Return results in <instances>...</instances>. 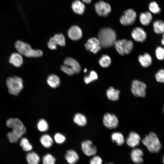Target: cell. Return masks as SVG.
Listing matches in <instances>:
<instances>
[{"instance_id":"cell-10","label":"cell","mask_w":164,"mask_h":164,"mask_svg":"<svg viewBox=\"0 0 164 164\" xmlns=\"http://www.w3.org/2000/svg\"><path fill=\"white\" fill-rule=\"evenodd\" d=\"M94 6L97 13L100 16H107L111 10L110 5L102 1L96 2Z\"/></svg>"},{"instance_id":"cell-11","label":"cell","mask_w":164,"mask_h":164,"mask_svg":"<svg viewBox=\"0 0 164 164\" xmlns=\"http://www.w3.org/2000/svg\"><path fill=\"white\" fill-rule=\"evenodd\" d=\"M85 46L87 49L94 54L97 53L101 48L99 40L95 37L89 39Z\"/></svg>"},{"instance_id":"cell-40","label":"cell","mask_w":164,"mask_h":164,"mask_svg":"<svg viewBox=\"0 0 164 164\" xmlns=\"http://www.w3.org/2000/svg\"><path fill=\"white\" fill-rule=\"evenodd\" d=\"M156 81L159 82L164 83V69L159 70L155 74Z\"/></svg>"},{"instance_id":"cell-44","label":"cell","mask_w":164,"mask_h":164,"mask_svg":"<svg viewBox=\"0 0 164 164\" xmlns=\"http://www.w3.org/2000/svg\"><path fill=\"white\" fill-rule=\"evenodd\" d=\"M57 45L53 37H51L48 42L47 46L49 49L51 50H54L56 49Z\"/></svg>"},{"instance_id":"cell-19","label":"cell","mask_w":164,"mask_h":164,"mask_svg":"<svg viewBox=\"0 0 164 164\" xmlns=\"http://www.w3.org/2000/svg\"><path fill=\"white\" fill-rule=\"evenodd\" d=\"M73 11L79 15H82L84 12L85 7L83 2L80 0L74 1L71 5Z\"/></svg>"},{"instance_id":"cell-26","label":"cell","mask_w":164,"mask_h":164,"mask_svg":"<svg viewBox=\"0 0 164 164\" xmlns=\"http://www.w3.org/2000/svg\"><path fill=\"white\" fill-rule=\"evenodd\" d=\"M152 16L151 12H146L141 13L139 15L141 23L143 25L148 26L151 22Z\"/></svg>"},{"instance_id":"cell-21","label":"cell","mask_w":164,"mask_h":164,"mask_svg":"<svg viewBox=\"0 0 164 164\" xmlns=\"http://www.w3.org/2000/svg\"><path fill=\"white\" fill-rule=\"evenodd\" d=\"M138 59L140 64L144 67H149L151 64L152 62L151 56L147 53L139 55Z\"/></svg>"},{"instance_id":"cell-33","label":"cell","mask_w":164,"mask_h":164,"mask_svg":"<svg viewBox=\"0 0 164 164\" xmlns=\"http://www.w3.org/2000/svg\"><path fill=\"white\" fill-rule=\"evenodd\" d=\"M100 65L103 68L108 67L111 63V60L109 56L107 55H103L99 61Z\"/></svg>"},{"instance_id":"cell-30","label":"cell","mask_w":164,"mask_h":164,"mask_svg":"<svg viewBox=\"0 0 164 164\" xmlns=\"http://www.w3.org/2000/svg\"><path fill=\"white\" fill-rule=\"evenodd\" d=\"M56 158L50 153L45 154L42 159V164H56Z\"/></svg>"},{"instance_id":"cell-6","label":"cell","mask_w":164,"mask_h":164,"mask_svg":"<svg viewBox=\"0 0 164 164\" xmlns=\"http://www.w3.org/2000/svg\"><path fill=\"white\" fill-rule=\"evenodd\" d=\"M146 85L144 83L135 80L132 83L131 91L135 96L144 97L146 95Z\"/></svg>"},{"instance_id":"cell-22","label":"cell","mask_w":164,"mask_h":164,"mask_svg":"<svg viewBox=\"0 0 164 164\" xmlns=\"http://www.w3.org/2000/svg\"><path fill=\"white\" fill-rule=\"evenodd\" d=\"M46 81L49 86L53 88L57 87L60 85V80L59 77L54 74L48 76Z\"/></svg>"},{"instance_id":"cell-24","label":"cell","mask_w":164,"mask_h":164,"mask_svg":"<svg viewBox=\"0 0 164 164\" xmlns=\"http://www.w3.org/2000/svg\"><path fill=\"white\" fill-rule=\"evenodd\" d=\"M73 120L74 123L79 126L84 127L87 123L86 118L81 113H78L75 114Z\"/></svg>"},{"instance_id":"cell-47","label":"cell","mask_w":164,"mask_h":164,"mask_svg":"<svg viewBox=\"0 0 164 164\" xmlns=\"http://www.w3.org/2000/svg\"><path fill=\"white\" fill-rule=\"evenodd\" d=\"M87 68H85L84 70V73H86L87 72Z\"/></svg>"},{"instance_id":"cell-43","label":"cell","mask_w":164,"mask_h":164,"mask_svg":"<svg viewBox=\"0 0 164 164\" xmlns=\"http://www.w3.org/2000/svg\"><path fill=\"white\" fill-rule=\"evenodd\" d=\"M7 137L9 142L12 143L17 142L19 138L13 134L11 132L7 134Z\"/></svg>"},{"instance_id":"cell-7","label":"cell","mask_w":164,"mask_h":164,"mask_svg":"<svg viewBox=\"0 0 164 164\" xmlns=\"http://www.w3.org/2000/svg\"><path fill=\"white\" fill-rule=\"evenodd\" d=\"M136 17L135 12L133 9H128L125 10L120 19V22L124 26H129L135 21Z\"/></svg>"},{"instance_id":"cell-23","label":"cell","mask_w":164,"mask_h":164,"mask_svg":"<svg viewBox=\"0 0 164 164\" xmlns=\"http://www.w3.org/2000/svg\"><path fill=\"white\" fill-rule=\"evenodd\" d=\"M9 62L14 66L19 67L23 63L22 57L19 53H14L11 55L9 60Z\"/></svg>"},{"instance_id":"cell-27","label":"cell","mask_w":164,"mask_h":164,"mask_svg":"<svg viewBox=\"0 0 164 164\" xmlns=\"http://www.w3.org/2000/svg\"><path fill=\"white\" fill-rule=\"evenodd\" d=\"M153 26L154 32L157 34L164 33V22L161 20H156L153 24Z\"/></svg>"},{"instance_id":"cell-37","label":"cell","mask_w":164,"mask_h":164,"mask_svg":"<svg viewBox=\"0 0 164 164\" xmlns=\"http://www.w3.org/2000/svg\"><path fill=\"white\" fill-rule=\"evenodd\" d=\"M53 139L55 142L58 144H63L66 140L65 136L60 133H56L54 135Z\"/></svg>"},{"instance_id":"cell-4","label":"cell","mask_w":164,"mask_h":164,"mask_svg":"<svg viewBox=\"0 0 164 164\" xmlns=\"http://www.w3.org/2000/svg\"><path fill=\"white\" fill-rule=\"evenodd\" d=\"M6 124L8 127L12 129L11 132L19 138L26 132L25 126L21 121L17 118L9 119L7 121Z\"/></svg>"},{"instance_id":"cell-50","label":"cell","mask_w":164,"mask_h":164,"mask_svg":"<svg viewBox=\"0 0 164 164\" xmlns=\"http://www.w3.org/2000/svg\"><path fill=\"white\" fill-rule=\"evenodd\" d=\"M163 37L164 38V33H163Z\"/></svg>"},{"instance_id":"cell-32","label":"cell","mask_w":164,"mask_h":164,"mask_svg":"<svg viewBox=\"0 0 164 164\" xmlns=\"http://www.w3.org/2000/svg\"><path fill=\"white\" fill-rule=\"evenodd\" d=\"M37 127L39 131L41 132H45L49 129V125L46 120L42 118L38 121L37 124Z\"/></svg>"},{"instance_id":"cell-2","label":"cell","mask_w":164,"mask_h":164,"mask_svg":"<svg viewBox=\"0 0 164 164\" xmlns=\"http://www.w3.org/2000/svg\"><path fill=\"white\" fill-rule=\"evenodd\" d=\"M15 47L19 53L27 57H38L42 56L43 52L40 50L33 49L28 44L18 40L15 43Z\"/></svg>"},{"instance_id":"cell-46","label":"cell","mask_w":164,"mask_h":164,"mask_svg":"<svg viewBox=\"0 0 164 164\" xmlns=\"http://www.w3.org/2000/svg\"><path fill=\"white\" fill-rule=\"evenodd\" d=\"M161 43L164 46V38H163L161 41Z\"/></svg>"},{"instance_id":"cell-12","label":"cell","mask_w":164,"mask_h":164,"mask_svg":"<svg viewBox=\"0 0 164 164\" xmlns=\"http://www.w3.org/2000/svg\"><path fill=\"white\" fill-rule=\"evenodd\" d=\"M64 157L65 160L68 164H76L80 159L78 153L73 149L67 150Z\"/></svg>"},{"instance_id":"cell-36","label":"cell","mask_w":164,"mask_h":164,"mask_svg":"<svg viewBox=\"0 0 164 164\" xmlns=\"http://www.w3.org/2000/svg\"><path fill=\"white\" fill-rule=\"evenodd\" d=\"M150 12L155 14H158L161 11V9L156 2L153 1L151 2L149 6Z\"/></svg>"},{"instance_id":"cell-29","label":"cell","mask_w":164,"mask_h":164,"mask_svg":"<svg viewBox=\"0 0 164 164\" xmlns=\"http://www.w3.org/2000/svg\"><path fill=\"white\" fill-rule=\"evenodd\" d=\"M20 145L22 149L26 152L31 151L33 148L32 145L26 138H23L21 139Z\"/></svg>"},{"instance_id":"cell-3","label":"cell","mask_w":164,"mask_h":164,"mask_svg":"<svg viewBox=\"0 0 164 164\" xmlns=\"http://www.w3.org/2000/svg\"><path fill=\"white\" fill-rule=\"evenodd\" d=\"M143 144L151 153H157L162 148V145L157 135L154 132H151L142 140Z\"/></svg>"},{"instance_id":"cell-15","label":"cell","mask_w":164,"mask_h":164,"mask_svg":"<svg viewBox=\"0 0 164 164\" xmlns=\"http://www.w3.org/2000/svg\"><path fill=\"white\" fill-rule=\"evenodd\" d=\"M140 138V135L137 133L134 132H131L129 133L126 142L128 146L134 148L139 144Z\"/></svg>"},{"instance_id":"cell-48","label":"cell","mask_w":164,"mask_h":164,"mask_svg":"<svg viewBox=\"0 0 164 164\" xmlns=\"http://www.w3.org/2000/svg\"><path fill=\"white\" fill-rule=\"evenodd\" d=\"M163 162L164 164V156H163Z\"/></svg>"},{"instance_id":"cell-18","label":"cell","mask_w":164,"mask_h":164,"mask_svg":"<svg viewBox=\"0 0 164 164\" xmlns=\"http://www.w3.org/2000/svg\"><path fill=\"white\" fill-rule=\"evenodd\" d=\"M26 159L28 164H39L41 161L39 155L34 151L28 152L26 155Z\"/></svg>"},{"instance_id":"cell-45","label":"cell","mask_w":164,"mask_h":164,"mask_svg":"<svg viewBox=\"0 0 164 164\" xmlns=\"http://www.w3.org/2000/svg\"><path fill=\"white\" fill-rule=\"evenodd\" d=\"M83 2L87 4L90 3L91 2V0H82Z\"/></svg>"},{"instance_id":"cell-39","label":"cell","mask_w":164,"mask_h":164,"mask_svg":"<svg viewBox=\"0 0 164 164\" xmlns=\"http://www.w3.org/2000/svg\"><path fill=\"white\" fill-rule=\"evenodd\" d=\"M155 54L156 58L159 60L164 59V48L161 46L158 47L156 49Z\"/></svg>"},{"instance_id":"cell-14","label":"cell","mask_w":164,"mask_h":164,"mask_svg":"<svg viewBox=\"0 0 164 164\" xmlns=\"http://www.w3.org/2000/svg\"><path fill=\"white\" fill-rule=\"evenodd\" d=\"M132 36L135 41L142 42H144L146 39V34L143 29L137 27L132 31Z\"/></svg>"},{"instance_id":"cell-13","label":"cell","mask_w":164,"mask_h":164,"mask_svg":"<svg viewBox=\"0 0 164 164\" xmlns=\"http://www.w3.org/2000/svg\"><path fill=\"white\" fill-rule=\"evenodd\" d=\"M69 38L73 40H77L82 37L83 33L81 29L78 26L74 25L71 27L68 32Z\"/></svg>"},{"instance_id":"cell-49","label":"cell","mask_w":164,"mask_h":164,"mask_svg":"<svg viewBox=\"0 0 164 164\" xmlns=\"http://www.w3.org/2000/svg\"><path fill=\"white\" fill-rule=\"evenodd\" d=\"M114 164L112 163H108V164Z\"/></svg>"},{"instance_id":"cell-25","label":"cell","mask_w":164,"mask_h":164,"mask_svg":"<svg viewBox=\"0 0 164 164\" xmlns=\"http://www.w3.org/2000/svg\"><path fill=\"white\" fill-rule=\"evenodd\" d=\"M120 93L118 90L112 87H109L106 92V95L108 99L113 101L118 100Z\"/></svg>"},{"instance_id":"cell-20","label":"cell","mask_w":164,"mask_h":164,"mask_svg":"<svg viewBox=\"0 0 164 164\" xmlns=\"http://www.w3.org/2000/svg\"><path fill=\"white\" fill-rule=\"evenodd\" d=\"M39 141L41 144L45 148L49 149L53 144V140L49 134H45L41 136Z\"/></svg>"},{"instance_id":"cell-17","label":"cell","mask_w":164,"mask_h":164,"mask_svg":"<svg viewBox=\"0 0 164 164\" xmlns=\"http://www.w3.org/2000/svg\"><path fill=\"white\" fill-rule=\"evenodd\" d=\"M142 150L139 148L133 149L131 152V156L132 161L137 164H140L143 162Z\"/></svg>"},{"instance_id":"cell-31","label":"cell","mask_w":164,"mask_h":164,"mask_svg":"<svg viewBox=\"0 0 164 164\" xmlns=\"http://www.w3.org/2000/svg\"><path fill=\"white\" fill-rule=\"evenodd\" d=\"M127 41L126 39H122L116 40L114 45L117 51L121 55L125 54L124 51V45Z\"/></svg>"},{"instance_id":"cell-16","label":"cell","mask_w":164,"mask_h":164,"mask_svg":"<svg viewBox=\"0 0 164 164\" xmlns=\"http://www.w3.org/2000/svg\"><path fill=\"white\" fill-rule=\"evenodd\" d=\"M64 65L70 67L74 73H79L81 70V67L79 63L74 59L71 58H66L64 61Z\"/></svg>"},{"instance_id":"cell-42","label":"cell","mask_w":164,"mask_h":164,"mask_svg":"<svg viewBox=\"0 0 164 164\" xmlns=\"http://www.w3.org/2000/svg\"><path fill=\"white\" fill-rule=\"evenodd\" d=\"M60 68L63 72L68 75L72 76L74 73L73 71L70 67L65 65H62Z\"/></svg>"},{"instance_id":"cell-35","label":"cell","mask_w":164,"mask_h":164,"mask_svg":"<svg viewBox=\"0 0 164 164\" xmlns=\"http://www.w3.org/2000/svg\"><path fill=\"white\" fill-rule=\"evenodd\" d=\"M53 38L57 45L62 46L65 45V38L63 35L62 34H55Z\"/></svg>"},{"instance_id":"cell-8","label":"cell","mask_w":164,"mask_h":164,"mask_svg":"<svg viewBox=\"0 0 164 164\" xmlns=\"http://www.w3.org/2000/svg\"><path fill=\"white\" fill-rule=\"evenodd\" d=\"M103 123L106 128L109 129H114L117 127L118 121L114 114L107 113L104 116Z\"/></svg>"},{"instance_id":"cell-38","label":"cell","mask_w":164,"mask_h":164,"mask_svg":"<svg viewBox=\"0 0 164 164\" xmlns=\"http://www.w3.org/2000/svg\"><path fill=\"white\" fill-rule=\"evenodd\" d=\"M133 44L131 40L127 41L125 43L124 47V51L125 54L130 53L133 49Z\"/></svg>"},{"instance_id":"cell-51","label":"cell","mask_w":164,"mask_h":164,"mask_svg":"<svg viewBox=\"0 0 164 164\" xmlns=\"http://www.w3.org/2000/svg\"><path fill=\"white\" fill-rule=\"evenodd\" d=\"M163 111H164V108H163Z\"/></svg>"},{"instance_id":"cell-1","label":"cell","mask_w":164,"mask_h":164,"mask_svg":"<svg viewBox=\"0 0 164 164\" xmlns=\"http://www.w3.org/2000/svg\"><path fill=\"white\" fill-rule=\"evenodd\" d=\"M116 39L115 32L109 28H102L98 33L97 39L102 48H109L112 46L116 40Z\"/></svg>"},{"instance_id":"cell-9","label":"cell","mask_w":164,"mask_h":164,"mask_svg":"<svg viewBox=\"0 0 164 164\" xmlns=\"http://www.w3.org/2000/svg\"><path fill=\"white\" fill-rule=\"evenodd\" d=\"M81 146L83 153L87 156H93L97 153V148L93 145L91 141L86 140L82 142L81 143Z\"/></svg>"},{"instance_id":"cell-28","label":"cell","mask_w":164,"mask_h":164,"mask_svg":"<svg viewBox=\"0 0 164 164\" xmlns=\"http://www.w3.org/2000/svg\"><path fill=\"white\" fill-rule=\"evenodd\" d=\"M112 141L115 142L118 146L122 145L124 142V138L123 135L119 132H115L111 136Z\"/></svg>"},{"instance_id":"cell-5","label":"cell","mask_w":164,"mask_h":164,"mask_svg":"<svg viewBox=\"0 0 164 164\" xmlns=\"http://www.w3.org/2000/svg\"><path fill=\"white\" fill-rule=\"evenodd\" d=\"M6 84L9 93L15 96L18 95L23 87L22 79L17 76L8 77Z\"/></svg>"},{"instance_id":"cell-41","label":"cell","mask_w":164,"mask_h":164,"mask_svg":"<svg viewBox=\"0 0 164 164\" xmlns=\"http://www.w3.org/2000/svg\"><path fill=\"white\" fill-rule=\"evenodd\" d=\"M90 164H102V160L99 156L94 155L90 160Z\"/></svg>"},{"instance_id":"cell-34","label":"cell","mask_w":164,"mask_h":164,"mask_svg":"<svg viewBox=\"0 0 164 164\" xmlns=\"http://www.w3.org/2000/svg\"><path fill=\"white\" fill-rule=\"evenodd\" d=\"M97 73L94 71H91L88 76L84 77V81L85 84H88L97 80Z\"/></svg>"}]
</instances>
